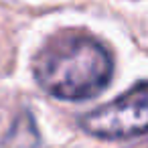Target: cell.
<instances>
[{
    "label": "cell",
    "mask_w": 148,
    "mask_h": 148,
    "mask_svg": "<svg viewBox=\"0 0 148 148\" xmlns=\"http://www.w3.org/2000/svg\"><path fill=\"white\" fill-rule=\"evenodd\" d=\"M114 59L95 39L65 35L47 43L35 59V79L59 99H89L112 81Z\"/></svg>",
    "instance_id": "cell-1"
},
{
    "label": "cell",
    "mask_w": 148,
    "mask_h": 148,
    "mask_svg": "<svg viewBox=\"0 0 148 148\" xmlns=\"http://www.w3.org/2000/svg\"><path fill=\"white\" fill-rule=\"evenodd\" d=\"M81 130L95 138L118 140L148 132V81L132 85L114 101L79 118Z\"/></svg>",
    "instance_id": "cell-2"
},
{
    "label": "cell",
    "mask_w": 148,
    "mask_h": 148,
    "mask_svg": "<svg viewBox=\"0 0 148 148\" xmlns=\"http://www.w3.org/2000/svg\"><path fill=\"white\" fill-rule=\"evenodd\" d=\"M39 144V134L33 126L31 116L27 118H18L14 130L8 134L6 138V148H35Z\"/></svg>",
    "instance_id": "cell-3"
},
{
    "label": "cell",
    "mask_w": 148,
    "mask_h": 148,
    "mask_svg": "<svg viewBox=\"0 0 148 148\" xmlns=\"http://www.w3.org/2000/svg\"><path fill=\"white\" fill-rule=\"evenodd\" d=\"M134 148H148V140H146V142H142V144H138V146H134Z\"/></svg>",
    "instance_id": "cell-4"
}]
</instances>
